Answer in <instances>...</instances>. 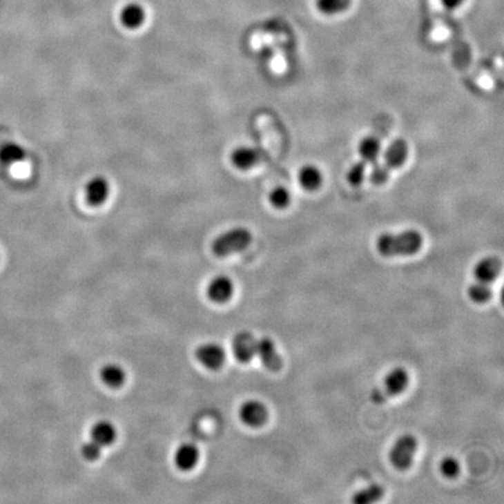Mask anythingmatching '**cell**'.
Segmentation results:
<instances>
[{
  "label": "cell",
  "instance_id": "1",
  "mask_svg": "<svg viewBox=\"0 0 504 504\" xmlns=\"http://www.w3.org/2000/svg\"><path fill=\"white\" fill-rule=\"evenodd\" d=\"M422 233L417 230H407L399 233H384L377 240V251L380 256H411L423 246Z\"/></svg>",
  "mask_w": 504,
  "mask_h": 504
},
{
  "label": "cell",
  "instance_id": "2",
  "mask_svg": "<svg viewBox=\"0 0 504 504\" xmlns=\"http://www.w3.org/2000/svg\"><path fill=\"white\" fill-rule=\"evenodd\" d=\"M409 146L404 139H397L387 148L383 160L374 167L370 173V181L375 184H383L388 181L392 170L398 168L407 162Z\"/></svg>",
  "mask_w": 504,
  "mask_h": 504
},
{
  "label": "cell",
  "instance_id": "3",
  "mask_svg": "<svg viewBox=\"0 0 504 504\" xmlns=\"http://www.w3.org/2000/svg\"><path fill=\"white\" fill-rule=\"evenodd\" d=\"M252 233L243 226H238L221 233L211 243V251L215 256L226 257L243 251L251 244Z\"/></svg>",
  "mask_w": 504,
  "mask_h": 504
},
{
  "label": "cell",
  "instance_id": "4",
  "mask_svg": "<svg viewBox=\"0 0 504 504\" xmlns=\"http://www.w3.org/2000/svg\"><path fill=\"white\" fill-rule=\"evenodd\" d=\"M380 136L365 137L362 140L358 146V153H360V160L355 162L353 167L350 168L349 173L347 175L350 184L353 186H358L362 184V181L365 179V170L369 164H374L376 162L380 155Z\"/></svg>",
  "mask_w": 504,
  "mask_h": 504
},
{
  "label": "cell",
  "instance_id": "5",
  "mask_svg": "<svg viewBox=\"0 0 504 504\" xmlns=\"http://www.w3.org/2000/svg\"><path fill=\"white\" fill-rule=\"evenodd\" d=\"M417 447L418 443L414 436L404 434L399 436L389 453V460L392 466L398 470L409 469L414 463Z\"/></svg>",
  "mask_w": 504,
  "mask_h": 504
},
{
  "label": "cell",
  "instance_id": "6",
  "mask_svg": "<svg viewBox=\"0 0 504 504\" xmlns=\"http://www.w3.org/2000/svg\"><path fill=\"white\" fill-rule=\"evenodd\" d=\"M409 384V375L403 368H395L388 374L384 380L383 388L377 389L373 392L371 399L377 404H382L387 399L400 395Z\"/></svg>",
  "mask_w": 504,
  "mask_h": 504
},
{
  "label": "cell",
  "instance_id": "7",
  "mask_svg": "<svg viewBox=\"0 0 504 504\" xmlns=\"http://www.w3.org/2000/svg\"><path fill=\"white\" fill-rule=\"evenodd\" d=\"M110 182L106 177L97 175L88 181L86 186V200L91 207H101L109 199Z\"/></svg>",
  "mask_w": 504,
  "mask_h": 504
},
{
  "label": "cell",
  "instance_id": "8",
  "mask_svg": "<svg viewBox=\"0 0 504 504\" xmlns=\"http://www.w3.org/2000/svg\"><path fill=\"white\" fill-rule=\"evenodd\" d=\"M195 358L206 368L216 370L226 361V351L216 343H204L195 350Z\"/></svg>",
  "mask_w": 504,
  "mask_h": 504
},
{
  "label": "cell",
  "instance_id": "9",
  "mask_svg": "<svg viewBox=\"0 0 504 504\" xmlns=\"http://www.w3.org/2000/svg\"><path fill=\"white\" fill-rule=\"evenodd\" d=\"M242 423L250 427H260L266 423L269 412L263 403L258 400H248L242 404L238 411Z\"/></svg>",
  "mask_w": 504,
  "mask_h": 504
},
{
  "label": "cell",
  "instance_id": "10",
  "mask_svg": "<svg viewBox=\"0 0 504 504\" xmlns=\"http://www.w3.org/2000/svg\"><path fill=\"white\" fill-rule=\"evenodd\" d=\"M257 340L249 331H240L233 339V353L238 361L246 363L256 355Z\"/></svg>",
  "mask_w": 504,
  "mask_h": 504
},
{
  "label": "cell",
  "instance_id": "11",
  "mask_svg": "<svg viewBox=\"0 0 504 504\" xmlns=\"http://www.w3.org/2000/svg\"><path fill=\"white\" fill-rule=\"evenodd\" d=\"M256 355L265 368L270 371H279L282 368V360L275 349V342L269 338L257 340Z\"/></svg>",
  "mask_w": 504,
  "mask_h": 504
},
{
  "label": "cell",
  "instance_id": "12",
  "mask_svg": "<svg viewBox=\"0 0 504 504\" xmlns=\"http://www.w3.org/2000/svg\"><path fill=\"white\" fill-rule=\"evenodd\" d=\"M233 293V284L226 275H217L211 279L207 287L208 298L213 302L223 304L230 300Z\"/></svg>",
  "mask_w": 504,
  "mask_h": 504
},
{
  "label": "cell",
  "instance_id": "13",
  "mask_svg": "<svg viewBox=\"0 0 504 504\" xmlns=\"http://www.w3.org/2000/svg\"><path fill=\"white\" fill-rule=\"evenodd\" d=\"M260 152L250 146H240L231 152L230 162L236 168L248 171L260 162Z\"/></svg>",
  "mask_w": 504,
  "mask_h": 504
},
{
  "label": "cell",
  "instance_id": "14",
  "mask_svg": "<svg viewBox=\"0 0 504 504\" xmlns=\"http://www.w3.org/2000/svg\"><path fill=\"white\" fill-rule=\"evenodd\" d=\"M501 270H502V262L500 258L494 256L485 257L475 265V278L480 282L490 284L498 277Z\"/></svg>",
  "mask_w": 504,
  "mask_h": 504
},
{
  "label": "cell",
  "instance_id": "15",
  "mask_svg": "<svg viewBox=\"0 0 504 504\" xmlns=\"http://www.w3.org/2000/svg\"><path fill=\"white\" fill-rule=\"evenodd\" d=\"M199 461V449L195 445L182 444L174 454V463L181 470H191Z\"/></svg>",
  "mask_w": 504,
  "mask_h": 504
},
{
  "label": "cell",
  "instance_id": "16",
  "mask_svg": "<svg viewBox=\"0 0 504 504\" xmlns=\"http://www.w3.org/2000/svg\"><path fill=\"white\" fill-rule=\"evenodd\" d=\"M26 150L15 142H6L0 145V164L11 166L19 164L26 159Z\"/></svg>",
  "mask_w": 504,
  "mask_h": 504
},
{
  "label": "cell",
  "instance_id": "17",
  "mask_svg": "<svg viewBox=\"0 0 504 504\" xmlns=\"http://www.w3.org/2000/svg\"><path fill=\"white\" fill-rule=\"evenodd\" d=\"M146 19V13L143 6L136 3L128 4L121 12V21L125 27L130 30L139 28Z\"/></svg>",
  "mask_w": 504,
  "mask_h": 504
},
{
  "label": "cell",
  "instance_id": "18",
  "mask_svg": "<svg viewBox=\"0 0 504 504\" xmlns=\"http://www.w3.org/2000/svg\"><path fill=\"white\" fill-rule=\"evenodd\" d=\"M90 436L91 440L95 441L101 447L109 446L116 440V427L111 423L102 420V422L96 423L91 427Z\"/></svg>",
  "mask_w": 504,
  "mask_h": 504
},
{
  "label": "cell",
  "instance_id": "19",
  "mask_svg": "<svg viewBox=\"0 0 504 504\" xmlns=\"http://www.w3.org/2000/svg\"><path fill=\"white\" fill-rule=\"evenodd\" d=\"M99 377L102 380L103 383L110 387V388H119L124 384L125 375L124 369L115 363H109L101 368L99 370Z\"/></svg>",
  "mask_w": 504,
  "mask_h": 504
},
{
  "label": "cell",
  "instance_id": "20",
  "mask_svg": "<svg viewBox=\"0 0 504 504\" xmlns=\"http://www.w3.org/2000/svg\"><path fill=\"white\" fill-rule=\"evenodd\" d=\"M299 182L302 188L309 192L316 191L322 184V174L320 170L313 165H306L299 172Z\"/></svg>",
  "mask_w": 504,
  "mask_h": 504
},
{
  "label": "cell",
  "instance_id": "21",
  "mask_svg": "<svg viewBox=\"0 0 504 504\" xmlns=\"http://www.w3.org/2000/svg\"><path fill=\"white\" fill-rule=\"evenodd\" d=\"M351 1L353 0H316V6L321 13L333 15L347 11Z\"/></svg>",
  "mask_w": 504,
  "mask_h": 504
},
{
  "label": "cell",
  "instance_id": "22",
  "mask_svg": "<svg viewBox=\"0 0 504 504\" xmlns=\"http://www.w3.org/2000/svg\"><path fill=\"white\" fill-rule=\"evenodd\" d=\"M384 495V490L380 485H369L368 488L354 494L351 501L356 504L374 503L380 501Z\"/></svg>",
  "mask_w": 504,
  "mask_h": 504
},
{
  "label": "cell",
  "instance_id": "23",
  "mask_svg": "<svg viewBox=\"0 0 504 504\" xmlns=\"http://www.w3.org/2000/svg\"><path fill=\"white\" fill-rule=\"evenodd\" d=\"M492 294L493 292H492L488 282H480V280L474 282L473 285H470L469 290H468L470 300L476 304H485L487 301H490Z\"/></svg>",
  "mask_w": 504,
  "mask_h": 504
},
{
  "label": "cell",
  "instance_id": "24",
  "mask_svg": "<svg viewBox=\"0 0 504 504\" xmlns=\"http://www.w3.org/2000/svg\"><path fill=\"white\" fill-rule=\"evenodd\" d=\"M269 201L277 209H284L291 202L290 193L284 187H277L269 194Z\"/></svg>",
  "mask_w": 504,
  "mask_h": 504
},
{
  "label": "cell",
  "instance_id": "25",
  "mask_svg": "<svg viewBox=\"0 0 504 504\" xmlns=\"http://www.w3.org/2000/svg\"><path fill=\"white\" fill-rule=\"evenodd\" d=\"M440 472L441 474L444 475L445 478H456V475L460 473L459 461L454 459V458H452V456L445 458L440 463Z\"/></svg>",
  "mask_w": 504,
  "mask_h": 504
},
{
  "label": "cell",
  "instance_id": "26",
  "mask_svg": "<svg viewBox=\"0 0 504 504\" xmlns=\"http://www.w3.org/2000/svg\"><path fill=\"white\" fill-rule=\"evenodd\" d=\"M101 451H102V447L93 440L88 441L81 447L83 458L88 460V461L97 460L101 456Z\"/></svg>",
  "mask_w": 504,
  "mask_h": 504
},
{
  "label": "cell",
  "instance_id": "27",
  "mask_svg": "<svg viewBox=\"0 0 504 504\" xmlns=\"http://www.w3.org/2000/svg\"><path fill=\"white\" fill-rule=\"evenodd\" d=\"M463 1L465 0H441L443 5L448 10H454V8H459Z\"/></svg>",
  "mask_w": 504,
  "mask_h": 504
}]
</instances>
